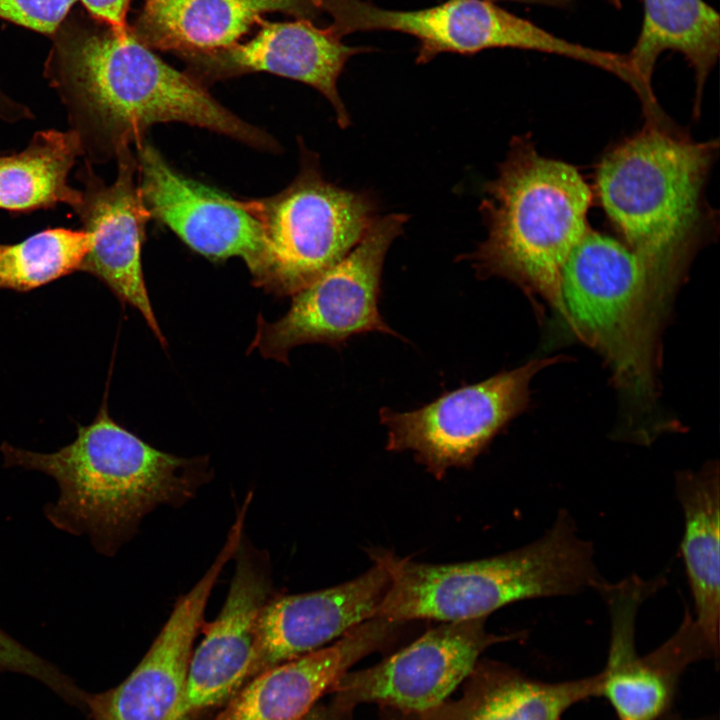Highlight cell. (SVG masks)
Wrapping results in <instances>:
<instances>
[{
    "instance_id": "obj_1",
    "label": "cell",
    "mask_w": 720,
    "mask_h": 720,
    "mask_svg": "<svg viewBox=\"0 0 720 720\" xmlns=\"http://www.w3.org/2000/svg\"><path fill=\"white\" fill-rule=\"evenodd\" d=\"M46 77L63 106L69 129L92 165L144 140L154 124L182 122L260 149L274 139L221 105L206 87L167 64L128 27L80 32L60 40Z\"/></svg>"
},
{
    "instance_id": "obj_2",
    "label": "cell",
    "mask_w": 720,
    "mask_h": 720,
    "mask_svg": "<svg viewBox=\"0 0 720 720\" xmlns=\"http://www.w3.org/2000/svg\"><path fill=\"white\" fill-rule=\"evenodd\" d=\"M0 451L5 466L53 478L59 492L44 507L47 520L63 532L87 536L97 553L109 557L135 535L144 516L162 504H184L210 475L207 457L156 449L115 422L106 405L57 451H30L6 442Z\"/></svg>"
},
{
    "instance_id": "obj_3",
    "label": "cell",
    "mask_w": 720,
    "mask_h": 720,
    "mask_svg": "<svg viewBox=\"0 0 720 720\" xmlns=\"http://www.w3.org/2000/svg\"><path fill=\"white\" fill-rule=\"evenodd\" d=\"M717 149V140L693 141L671 123H646L597 167L600 204L642 263L663 313L712 231L705 187Z\"/></svg>"
},
{
    "instance_id": "obj_4",
    "label": "cell",
    "mask_w": 720,
    "mask_h": 720,
    "mask_svg": "<svg viewBox=\"0 0 720 720\" xmlns=\"http://www.w3.org/2000/svg\"><path fill=\"white\" fill-rule=\"evenodd\" d=\"M480 211L487 237L469 260L479 279L504 278L536 305L566 319L562 270L590 228L592 193L572 165L541 155L528 135L512 138L498 175L485 185Z\"/></svg>"
},
{
    "instance_id": "obj_5",
    "label": "cell",
    "mask_w": 720,
    "mask_h": 720,
    "mask_svg": "<svg viewBox=\"0 0 720 720\" xmlns=\"http://www.w3.org/2000/svg\"><path fill=\"white\" fill-rule=\"evenodd\" d=\"M388 572L389 586L374 616L405 623L486 618L517 601L597 589L593 545L571 515L560 511L537 540L516 550L468 562L428 564L389 551L370 553Z\"/></svg>"
},
{
    "instance_id": "obj_6",
    "label": "cell",
    "mask_w": 720,
    "mask_h": 720,
    "mask_svg": "<svg viewBox=\"0 0 720 720\" xmlns=\"http://www.w3.org/2000/svg\"><path fill=\"white\" fill-rule=\"evenodd\" d=\"M565 321L608 363L618 388L647 401L655 394L656 339L663 312L638 257L589 228L562 270Z\"/></svg>"
},
{
    "instance_id": "obj_7",
    "label": "cell",
    "mask_w": 720,
    "mask_h": 720,
    "mask_svg": "<svg viewBox=\"0 0 720 720\" xmlns=\"http://www.w3.org/2000/svg\"><path fill=\"white\" fill-rule=\"evenodd\" d=\"M247 204L263 232L252 281L277 296L294 295L340 262L378 217L371 194L327 181L308 150L284 190Z\"/></svg>"
},
{
    "instance_id": "obj_8",
    "label": "cell",
    "mask_w": 720,
    "mask_h": 720,
    "mask_svg": "<svg viewBox=\"0 0 720 720\" xmlns=\"http://www.w3.org/2000/svg\"><path fill=\"white\" fill-rule=\"evenodd\" d=\"M407 220L401 213L377 217L340 262L292 295L284 316L274 322L259 316L249 352L287 362L289 351L301 344L339 347L369 332L403 339L381 316L379 298L386 254Z\"/></svg>"
},
{
    "instance_id": "obj_9",
    "label": "cell",
    "mask_w": 720,
    "mask_h": 720,
    "mask_svg": "<svg viewBox=\"0 0 720 720\" xmlns=\"http://www.w3.org/2000/svg\"><path fill=\"white\" fill-rule=\"evenodd\" d=\"M561 356L533 359L474 384L445 392L410 411L387 407L379 411L387 428L386 449L411 451L415 460L437 479L450 468L470 467L530 402V383Z\"/></svg>"
},
{
    "instance_id": "obj_10",
    "label": "cell",
    "mask_w": 720,
    "mask_h": 720,
    "mask_svg": "<svg viewBox=\"0 0 720 720\" xmlns=\"http://www.w3.org/2000/svg\"><path fill=\"white\" fill-rule=\"evenodd\" d=\"M328 26L338 37L357 31L391 30L419 42L417 63L437 54H474L491 48H516L549 53L604 69L609 53L568 41L487 0H448L431 8L397 11L363 0H325Z\"/></svg>"
},
{
    "instance_id": "obj_11",
    "label": "cell",
    "mask_w": 720,
    "mask_h": 720,
    "mask_svg": "<svg viewBox=\"0 0 720 720\" xmlns=\"http://www.w3.org/2000/svg\"><path fill=\"white\" fill-rule=\"evenodd\" d=\"M663 584L633 575L597 588L610 616L607 661L600 671V697L607 700L618 720H655L672 709L680 679L691 664L717 659L714 648L689 609L678 629L646 655L635 645L636 616L641 604Z\"/></svg>"
},
{
    "instance_id": "obj_12",
    "label": "cell",
    "mask_w": 720,
    "mask_h": 720,
    "mask_svg": "<svg viewBox=\"0 0 720 720\" xmlns=\"http://www.w3.org/2000/svg\"><path fill=\"white\" fill-rule=\"evenodd\" d=\"M486 618L442 622L378 664L342 675L330 688L333 707L351 714L357 704L376 702L420 712L444 700L473 670L488 647L525 638L524 632H487Z\"/></svg>"
},
{
    "instance_id": "obj_13",
    "label": "cell",
    "mask_w": 720,
    "mask_h": 720,
    "mask_svg": "<svg viewBox=\"0 0 720 720\" xmlns=\"http://www.w3.org/2000/svg\"><path fill=\"white\" fill-rule=\"evenodd\" d=\"M115 160L117 175L110 184L86 160L75 174L83 188L80 200L71 209L92 238L80 271L95 276L119 300L137 309L165 345L142 270L141 248L151 217L139 191L136 156L130 146H125Z\"/></svg>"
},
{
    "instance_id": "obj_14",
    "label": "cell",
    "mask_w": 720,
    "mask_h": 720,
    "mask_svg": "<svg viewBox=\"0 0 720 720\" xmlns=\"http://www.w3.org/2000/svg\"><path fill=\"white\" fill-rule=\"evenodd\" d=\"M135 156L139 191L150 217L209 259L236 256L248 269L254 266L263 248V232L247 201L179 173L145 140L137 143Z\"/></svg>"
},
{
    "instance_id": "obj_15",
    "label": "cell",
    "mask_w": 720,
    "mask_h": 720,
    "mask_svg": "<svg viewBox=\"0 0 720 720\" xmlns=\"http://www.w3.org/2000/svg\"><path fill=\"white\" fill-rule=\"evenodd\" d=\"M246 42L179 56L187 73L205 87L219 80L252 72H268L305 83L332 105L340 128L350 125L337 81L348 59L367 48L345 45L328 26L317 27L307 19L269 22Z\"/></svg>"
},
{
    "instance_id": "obj_16",
    "label": "cell",
    "mask_w": 720,
    "mask_h": 720,
    "mask_svg": "<svg viewBox=\"0 0 720 720\" xmlns=\"http://www.w3.org/2000/svg\"><path fill=\"white\" fill-rule=\"evenodd\" d=\"M241 532L230 529L212 565L175 606L148 652L118 686L88 696L93 720H175L187 679L192 646L213 587L234 557Z\"/></svg>"
},
{
    "instance_id": "obj_17",
    "label": "cell",
    "mask_w": 720,
    "mask_h": 720,
    "mask_svg": "<svg viewBox=\"0 0 720 720\" xmlns=\"http://www.w3.org/2000/svg\"><path fill=\"white\" fill-rule=\"evenodd\" d=\"M234 558L235 572L224 605L204 626V638L191 655L175 720L222 702L247 680L258 616L272 597V581L264 553L241 540Z\"/></svg>"
},
{
    "instance_id": "obj_18",
    "label": "cell",
    "mask_w": 720,
    "mask_h": 720,
    "mask_svg": "<svg viewBox=\"0 0 720 720\" xmlns=\"http://www.w3.org/2000/svg\"><path fill=\"white\" fill-rule=\"evenodd\" d=\"M389 586L377 561L353 580L319 591L271 597L257 620L247 679L320 649L372 618Z\"/></svg>"
},
{
    "instance_id": "obj_19",
    "label": "cell",
    "mask_w": 720,
    "mask_h": 720,
    "mask_svg": "<svg viewBox=\"0 0 720 720\" xmlns=\"http://www.w3.org/2000/svg\"><path fill=\"white\" fill-rule=\"evenodd\" d=\"M402 624L372 617L329 647L259 673L216 720H301L354 663L395 639Z\"/></svg>"
},
{
    "instance_id": "obj_20",
    "label": "cell",
    "mask_w": 720,
    "mask_h": 720,
    "mask_svg": "<svg viewBox=\"0 0 720 720\" xmlns=\"http://www.w3.org/2000/svg\"><path fill=\"white\" fill-rule=\"evenodd\" d=\"M462 696L420 712L383 707L385 720H561L579 702L600 697L602 677L546 682L492 660L475 664Z\"/></svg>"
},
{
    "instance_id": "obj_21",
    "label": "cell",
    "mask_w": 720,
    "mask_h": 720,
    "mask_svg": "<svg viewBox=\"0 0 720 720\" xmlns=\"http://www.w3.org/2000/svg\"><path fill=\"white\" fill-rule=\"evenodd\" d=\"M271 12L312 22L322 15L314 0H143L129 28L152 50L180 56L239 42Z\"/></svg>"
},
{
    "instance_id": "obj_22",
    "label": "cell",
    "mask_w": 720,
    "mask_h": 720,
    "mask_svg": "<svg viewBox=\"0 0 720 720\" xmlns=\"http://www.w3.org/2000/svg\"><path fill=\"white\" fill-rule=\"evenodd\" d=\"M720 480L717 461L676 474L675 491L684 516L680 552L694 604L695 623L719 650Z\"/></svg>"
},
{
    "instance_id": "obj_23",
    "label": "cell",
    "mask_w": 720,
    "mask_h": 720,
    "mask_svg": "<svg viewBox=\"0 0 720 720\" xmlns=\"http://www.w3.org/2000/svg\"><path fill=\"white\" fill-rule=\"evenodd\" d=\"M643 3L639 36L626 54L629 63L644 85L652 89V74L659 56L669 50L682 54L695 75L696 115L706 79L719 56V15L704 0H643Z\"/></svg>"
},
{
    "instance_id": "obj_24",
    "label": "cell",
    "mask_w": 720,
    "mask_h": 720,
    "mask_svg": "<svg viewBox=\"0 0 720 720\" xmlns=\"http://www.w3.org/2000/svg\"><path fill=\"white\" fill-rule=\"evenodd\" d=\"M83 149L70 129H43L35 132L20 152H0V209L31 212L52 209L59 204L72 208L81 190L68 177Z\"/></svg>"
},
{
    "instance_id": "obj_25",
    "label": "cell",
    "mask_w": 720,
    "mask_h": 720,
    "mask_svg": "<svg viewBox=\"0 0 720 720\" xmlns=\"http://www.w3.org/2000/svg\"><path fill=\"white\" fill-rule=\"evenodd\" d=\"M92 245L83 229L49 228L16 244L0 243V289L28 291L80 271Z\"/></svg>"
},
{
    "instance_id": "obj_26",
    "label": "cell",
    "mask_w": 720,
    "mask_h": 720,
    "mask_svg": "<svg viewBox=\"0 0 720 720\" xmlns=\"http://www.w3.org/2000/svg\"><path fill=\"white\" fill-rule=\"evenodd\" d=\"M19 673L48 686L60 696L72 688V681L55 665L37 655L0 628V673Z\"/></svg>"
},
{
    "instance_id": "obj_27",
    "label": "cell",
    "mask_w": 720,
    "mask_h": 720,
    "mask_svg": "<svg viewBox=\"0 0 720 720\" xmlns=\"http://www.w3.org/2000/svg\"><path fill=\"white\" fill-rule=\"evenodd\" d=\"M77 0H0V18L41 33L58 29Z\"/></svg>"
},
{
    "instance_id": "obj_28",
    "label": "cell",
    "mask_w": 720,
    "mask_h": 720,
    "mask_svg": "<svg viewBox=\"0 0 720 720\" xmlns=\"http://www.w3.org/2000/svg\"><path fill=\"white\" fill-rule=\"evenodd\" d=\"M90 14L115 31L128 29L126 16L130 0H80Z\"/></svg>"
},
{
    "instance_id": "obj_29",
    "label": "cell",
    "mask_w": 720,
    "mask_h": 720,
    "mask_svg": "<svg viewBox=\"0 0 720 720\" xmlns=\"http://www.w3.org/2000/svg\"><path fill=\"white\" fill-rule=\"evenodd\" d=\"M350 715L341 713L333 706L331 710L313 707L301 720H348Z\"/></svg>"
},
{
    "instance_id": "obj_30",
    "label": "cell",
    "mask_w": 720,
    "mask_h": 720,
    "mask_svg": "<svg viewBox=\"0 0 720 720\" xmlns=\"http://www.w3.org/2000/svg\"><path fill=\"white\" fill-rule=\"evenodd\" d=\"M490 1V0H487ZM505 1H517V2H525V3H533V4H540V5H548V6H565L569 3L575 1V0H505ZM609 4L620 7L621 6V0H605Z\"/></svg>"
},
{
    "instance_id": "obj_31",
    "label": "cell",
    "mask_w": 720,
    "mask_h": 720,
    "mask_svg": "<svg viewBox=\"0 0 720 720\" xmlns=\"http://www.w3.org/2000/svg\"><path fill=\"white\" fill-rule=\"evenodd\" d=\"M655 720H718V718L716 716L715 717L707 716V717H701V718H685L682 715H680L679 713H676L671 709Z\"/></svg>"
},
{
    "instance_id": "obj_32",
    "label": "cell",
    "mask_w": 720,
    "mask_h": 720,
    "mask_svg": "<svg viewBox=\"0 0 720 720\" xmlns=\"http://www.w3.org/2000/svg\"><path fill=\"white\" fill-rule=\"evenodd\" d=\"M314 1H315V3L317 4V6L320 8V10L322 11V13H324V12H323V5H324L325 0H314Z\"/></svg>"
}]
</instances>
